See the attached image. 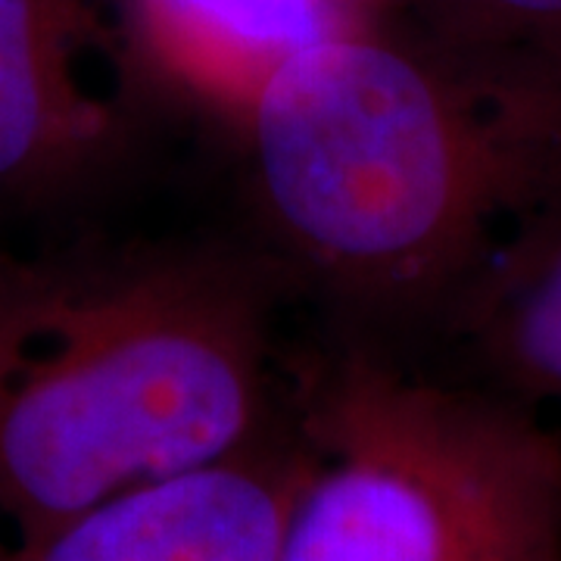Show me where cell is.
<instances>
[{
    "label": "cell",
    "instance_id": "cell-1",
    "mask_svg": "<svg viewBox=\"0 0 561 561\" xmlns=\"http://www.w3.org/2000/svg\"><path fill=\"white\" fill-rule=\"evenodd\" d=\"M234 131L262 250L356 334L449 328L561 216L559 66L400 20L284 62Z\"/></svg>",
    "mask_w": 561,
    "mask_h": 561
},
{
    "label": "cell",
    "instance_id": "cell-2",
    "mask_svg": "<svg viewBox=\"0 0 561 561\" xmlns=\"http://www.w3.org/2000/svg\"><path fill=\"white\" fill-rule=\"evenodd\" d=\"M265 250L165 238L0 256V515L16 542L290 421Z\"/></svg>",
    "mask_w": 561,
    "mask_h": 561
},
{
    "label": "cell",
    "instance_id": "cell-3",
    "mask_svg": "<svg viewBox=\"0 0 561 561\" xmlns=\"http://www.w3.org/2000/svg\"><path fill=\"white\" fill-rule=\"evenodd\" d=\"M309 478L278 561H505L561 546V434L486 383L368 337L287 362Z\"/></svg>",
    "mask_w": 561,
    "mask_h": 561
},
{
    "label": "cell",
    "instance_id": "cell-4",
    "mask_svg": "<svg viewBox=\"0 0 561 561\" xmlns=\"http://www.w3.org/2000/svg\"><path fill=\"white\" fill-rule=\"evenodd\" d=\"M147 106L113 0H0V206L101 179Z\"/></svg>",
    "mask_w": 561,
    "mask_h": 561
},
{
    "label": "cell",
    "instance_id": "cell-5",
    "mask_svg": "<svg viewBox=\"0 0 561 561\" xmlns=\"http://www.w3.org/2000/svg\"><path fill=\"white\" fill-rule=\"evenodd\" d=\"M309 478L297 421L228 459L144 483L44 537L10 561H278Z\"/></svg>",
    "mask_w": 561,
    "mask_h": 561
},
{
    "label": "cell",
    "instance_id": "cell-6",
    "mask_svg": "<svg viewBox=\"0 0 561 561\" xmlns=\"http://www.w3.org/2000/svg\"><path fill=\"white\" fill-rule=\"evenodd\" d=\"M153 106L241 122L287 60L321 41L397 20L393 0H113Z\"/></svg>",
    "mask_w": 561,
    "mask_h": 561
},
{
    "label": "cell",
    "instance_id": "cell-7",
    "mask_svg": "<svg viewBox=\"0 0 561 561\" xmlns=\"http://www.w3.org/2000/svg\"><path fill=\"white\" fill-rule=\"evenodd\" d=\"M459 331L486 387L561 412V216L465 302Z\"/></svg>",
    "mask_w": 561,
    "mask_h": 561
},
{
    "label": "cell",
    "instance_id": "cell-8",
    "mask_svg": "<svg viewBox=\"0 0 561 561\" xmlns=\"http://www.w3.org/2000/svg\"><path fill=\"white\" fill-rule=\"evenodd\" d=\"M397 20L449 47L561 69V0H393Z\"/></svg>",
    "mask_w": 561,
    "mask_h": 561
},
{
    "label": "cell",
    "instance_id": "cell-9",
    "mask_svg": "<svg viewBox=\"0 0 561 561\" xmlns=\"http://www.w3.org/2000/svg\"><path fill=\"white\" fill-rule=\"evenodd\" d=\"M505 561H561V546H546L537 552H527V556H515V559Z\"/></svg>",
    "mask_w": 561,
    "mask_h": 561
},
{
    "label": "cell",
    "instance_id": "cell-10",
    "mask_svg": "<svg viewBox=\"0 0 561 561\" xmlns=\"http://www.w3.org/2000/svg\"><path fill=\"white\" fill-rule=\"evenodd\" d=\"M3 527H7V522H3V515H0V561H10L13 559V546H16V540H10Z\"/></svg>",
    "mask_w": 561,
    "mask_h": 561
}]
</instances>
